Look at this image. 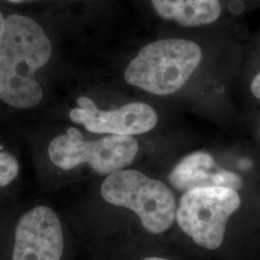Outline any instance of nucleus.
<instances>
[{
	"mask_svg": "<svg viewBox=\"0 0 260 260\" xmlns=\"http://www.w3.org/2000/svg\"><path fill=\"white\" fill-rule=\"evenodd\" d=\"M51 45L44 30L27 17L5 19L0 38V99L18 108L37 105L43 96L34 72L47 64Z\"/></svg>",
	"mask_w": 260,
	"mask_h": 260,
	"instance_id": "1",
	"label": "nucleus"
},
{
	"mask_svg": "<svg viewBox=\"0 0 260 260\" xmlns=\"http://www.w3.org/2000/svg\"><path fill=\"white\" fill-rule=\"evenodd\" d=\"M202 50L191 41L168 39L143 47L124 73L127 83L153 94L178 91L194 74Z\"/></svg>",
	"mask_w": 260,
	"mask_h": 260,
	"instance_id": "2",
	"label": "nucleus"
},
{
	"mask_svg": "<svg viewBox=\"0 0 260 260\" xmlns=\"http://www.w3.org/2000/svg\"><path fill=\"white\" fill-rule=\"evenodd\" d=\"M102 196L107 203L135 212L154 234L169 230L177 215L176 200L167 186L135 170L110 174L103 181Z\"/></svg>",
	"mask_w": 260,
	"mask_h": 260,
	"instance_id": "3",
	"label": "nucleus"
},
{
	"mask_svg": "<svg viewBox=\"0 0 260 260\" xmlns=\"http://www.w3.org/2000/svg\"><path fill=\"white\" fill-rule=\"evenodd\" d=\"M240 203L238 193L232 188L194 189L185 192L180 200L177 223L197 245L215 250L222 245L228 221Z\"/></svg>",
	"mask_w": 260,
	"mask_h": 260,
	"instance_id": "4",
	"label": "nucleus"
},
{
	"mask_svg": "<svg viewBox=\"0 0 260 260\" xmlns=\"http://www.w3.org/2000/svg\"><path fill=\"white\" fill-rule=\"evenodd\" d=\"M138 149L137 141L131 136L112 135L86 142L79 130L71 127L67 134L52 140L48 153L56 166L63 170L88 163L96 173L110 175L130 165Z\"/></svg>",
	"mask_w": 260,
	"mask_h": 260,
	"instance_id": "5",
	"label": "nucleus"
},
{
	"mask_svg": "<svg viewBox=\"0 0 260 260\" xmlns=\"http://www.w3.org/2000/svg\"><path fill=\"white\" fill-rule=\"evenodd\" d=\"M63 249L61 223L49 207L38 206L20 218L12 260H60Z\"/></svg>",
	"mask_w": 260,
	"mask_h": 260,
	"instance_id": "6",
	"label": "nucleus"
},
{
	"mask_svg": "<svg viewBox=\"0 0 260 260\" xmlns=\"http://www.w3.org/2000/svg\"><path fill=\"white\" fill-rule=\"evenodd\" d=\"M77 102L80 108L70 112L72 121L94 133L131 136L149 132L157 123L156 112L146 103H129L116 110L102 111L86 96Z\"/></svg>",
	"mask_w": 260,
	"mask_h": 260,
	"instance_id": "7",
	"label": "nucleus"
},
{
	"mask_svg": "<svg viewBox=\"0 0 260 260\" xmlns=\"http://www.w3.org/2000/svg\"><path fill=\"white\" fill-rule=\"evenodd\" d=\"M169 180L176 189L184 192L209 187L239 190L243 186L241 177L218 166L209 153L203 151L183 158L171 172Z\"/></svg>",
	"mask_w": 260,
	"mask_h": 260,
	"instance_id": "8",
	"label": "nucleus"
},
{
	"mask_svg": "<svg viewBox=\"0 0 260 260\" xmlns=\"http://www.w3.org/2000/svg\"><path fill=\"white\" fill-rule=\"evenodd\" d=\"M151 3L162 19L186 27L212 23L221 14L219 0H151Z\"/></svg>",
	"mask_w": 260,
	"mask_h": 260,
	"instance_id": "9",
	"label": "nucleus"
},
{
	"mask_svg": "<svg viewBox=\"0 0 260 260\" xmlns=\"http://www.w3.org/2000/svg\"><path fill=\"white\" fill-rule=\"evenodd\" d=\"M19 173L17 160L7 152H0V186H7Z\"/></svg>",
	"mask_w": 260,
	"mask_h": 260,
	"instance_id": "10",
	"label": "nucleus"
},
{
	"mask_svg": "<svg viewBox=\"0 0 260 260\" xmlns=\"http://www.w3.org/2000/svg\"><path fill=\"white\" fill-rule=\"evenodd\" d=\"M251 88L253 95L260 100V74L256 75L252 80Z\"/></svg>",
	"mask_w": 260,
	"mask_h": 260,
	"instance_id": "11",
	"label": "nucleus"
},
{
	"mask_svg": "<svg viewBox=\"0 0 260 260\" xmlns=\"http://www.w3.org/2000/svg\"><path fill=\"white\" fill-rule=\"evenodd\" d=\"M4 25H5V19L3 18V15L1 14L0 12V38L2 35V32H3V29H4Z\"/></svg>",
	"mask_w": 260,
	"mask_h": 260,
	"instance_id": "12",
	"label": "nucleus"
},
{
	"mask_svg": "<svg viewBox=\"0 0 260 260\" xmlns=\"http://www.w3.org/2000/svg\"><path fill=\"white\" fill-rule=\"evenodd\" d=\"M144 260H168L165 258H159V257H149V258H146Z\"/></svg>",
	"mask_w": 260,
	"mask_h": 260,
	"instance_id": "13",
	"label": "nucleus"
},
{
	"mask_svg": "<svg viewBox=\"0 0 260 260\" xmlns=\"http://www.w3.org/2000/svg\"><path fill=\"white\" fill-rule=\"evenodd\" d=\"M11 2H16V3H19V2H23V1H27V0H8Z\"/></svg>",
	"mask_w": 260,
	"mask_h": 260,
	"instance_id": "14",
	"label": "nucleus"
}]
</instances>
